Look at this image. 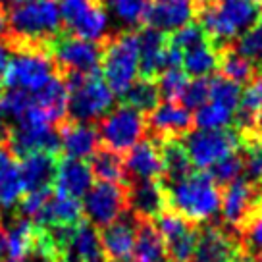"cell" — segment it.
Returning a JSON list of instances; mask_svg holds the SVG:
<instances>
[{
  "instance_id": "cell-28",
  "label": "cell",
  "mask_w": 262,
  "mask_h": 262,
  "mask_svg": "<svg viewBox=\"0 0 262 262\" xmlns=\"http://www.w3.org/2000/svg\"><path fill=\"white\" fill-rule=\"evenodd\" d=\"M131 260L137 262H170L166 254V245L152 220L137 218V237H135V253Z\"/></svg>"
},
{
  "instance_id": "cell-26",
  "label": "cell",
  "mask_w": 262,
  "mask_h": 262,
  "mask_svg": "<svg viewBox=\"0 0 262 262\" xmlns=\"http://www.w3.org/2000/svg\"><path fill=\"white\" fill-rule=\"evenodd\" d=\"M168 45V35L152 27L139 29V77L156 79L160 75L162 52Z\"/></svg>"
},
{
  "instance_id": "cell-16",
  "label": "cell",
  "mask_w": 262,
  "mask_h": 262,
  "mask_svg": "<svg viewBox=\"0 0 262 262\" xmlns=\"http://www.w3.org/2000/svg\"><path fill=\"white\" fill-rule=\"evenodd\" d=\"M199 12L196 0H150L145 25L162 33H173L193 24Z\"/></svg>"
},
{
  "instance_id": "cell-5",
  "label": "cell",
  "mask_w": 262,
  "mask_h": 262,
  "mask_svg": "<svg viewBox=\"0 0 262 262\" xmlns=\"http://www.w3.org/2000/svg\"><path fill=\"white\" fill-rule=\"evenodd\" d=\"M102 79L122 98L139 77V29H125L102 39Z\"/></svg>"
},
{
  "instance_id": "cell-13",
  "label": "cell",
  "mask_w": 262,
  "mask_h": 262,
  "mask_svg": "<svg viewBox=\"0 0 262 262\" xmlns=\"http://www.w3.org/2000/svg\"><path fill=\"white\" fill-rule=\"evenodd\" d=\"M147 118L148 139L156 141L158 145L168 139H185L195 129L193 112L181 102H168L162 100L158 106L145 116Z\"/></svg>"
},
{
  "instance_id": "cell-20",
  "label": "cell",
  "mask_w": 262,
  "mask_h": 262,
  "mask_svg": "<svg viewBox=\"0 0 262 262\" xmlns=\"http://www.w3.org/2000/svg\"><path fill=\"white\" fill-rule=\"evenodd\" d=\"M62 155L60 152H33L19 160L21 170V181H24L25 193L29 191H41V189H52L56 181L58 166H60Z\"/></svg>"
},
{
  "instance_id": "cell-14",
  "label": "cell",
  "mask_w": 262,
  "mask_h": 262,
  "mask_svg": "<svg viewBox=\"0 0 262 262\" xmlns=\"http://www.w3.org/2000/svg\"><path fill=\"white\" fill-rule=\"evenodd\" d=\"M155 224L164 239L168 260L189 262L195 256V247L201 226L191 224L172 210H164L155 220Z\"/></svg>"
},
{
  "instance_id": "cell-19",
  "label": "cell",
  "mask_w": 262,
  "mask_h": 262,
  "mask_svg": "<svg viewBox=\"0 0 262 262\" xmlns=\"http://www.w3.org/2000/svg\"><path fill=\"white\" fill-rule=\"evenodd\" d=\"M58 135H60V150L66 158L89 160L91 155L100 145L97 123H83L68 118L58 125Z\"/></svg>"
},
{
  "instance_id": "cell-29",
  "label": "cell",
  "mask_w": 262,
  "mask_h": 262,
  "mask_svg": "<svg viewBox=\"0 0 262 262\" xmlns=\"http://www.w3.org/2000/svg\"><path fill=\"white\" fill-rule=\"evenodd\" d=\"M160 155H162V181L173 183L187 178L193 172V162L183 139H168L160 143Z\"/></svg>"
},
{
  "instance_id": "cell-45",
  "label": "cell",
  "mask_w": 262,
  "mask_h": 262,
  "mask_svg": "<svg viewBox=\"0 0 262 262\" xmlns=\"http://www.w3.org/2000/svg\"><path fill=\"white\" fill-rule=\"evenodd\" d=\"M6 10L4 8H0V39L4 37V33H6Z\"/></svg>"
},
{
  "instance_id": "cell-11",
  "label": "cell",
  "mask_w": 262,
  "mask_h": 262,
  "mask_svg": "<svg viewBox=\"0 0 262 262\" xmlns=\"http://www.w3.org/2000/svg\"><path fill=\"white\" fill-rule=\"evenodd\" d=\"M189 158L195 168L208 170L222 158L241 148V137L235 129H216V131H191L183 139Z\"/></svg>"
},
{
  "instance_id": "cell-35",
  "label": "cell",
  "mask_w": 262,
  "mask_h": 262,
  "mask_svg": "<svg viewBox=\"0 0 262 262\" xmlns=\"http://www.w3.org/2000/svg\"><path fill=\"white\" fill-rule=\"evenodd\" d=\"M206 172L212 176V180L220 187H228L229 183L241 180L245 176V152H243V148L222 158L220 162H216Z\"/></svg>"
},
{
  "instance_id": "cell-53",
  "label": "cell",
  "mask_w": 262,
  "mask_h": 262,
  "mask_svg": "<svg viewBox=\"0 0 262 262\" xmlns=\"http://www.w3.org/2000/svg\"><path fill=\"white\" fill-rule=\"evenodd\" d=\"M189 262H193V260H189Z\"/></svg>"
},
{
  "instance_id": "cell-34",
  "label": "cell",
  "mask_w": 262,
  "mask_h": 262,
  "mask_svg": "<svg viewBox=\"0 0 262 262\" xmlns=\"http://www.w3.org/2000/svg\"><path fill=\"white\" fill-rule=\"evenodd\" d=\"M220 75L228 77L235 83H251L256 77V74H260L247 58H243L239 52L233 50V47L220 50V66H218Z\"/></svg>"
},
{
  "instance_id": "cell-3",
  "label": "cell",
  "mask_w": 262,
  "mask_h": 262,
  "mask_svg": "<svg viewBox=\"0 0 262 262\" xmlns=\"http://www.w3.org/2000/svg\"><path fill=\"white\" fill-rule=\"evenodd\" d=\"M260 16L262 6L253 0H216L199 12V24L208 42L220 52L249 31Z\"/></svg>"
},
{
  "instance_id": "cell-7",
  "label": "cell",
  "mask_w": 262,
  "mask_h": 262,
  "mask_svg": "<svg viewBox=\"0 0 262 262\" xmlns=\"http://www.w3.org/2000/svg\"><path fill=\"white\" fill-rule=\"evenodd\" d=\"M100 145L120 155L129 152L147 135V118L127 104H118L97 122Z\"/></svg>"
},
{
  "instance_id": "cell-25",
  "label": "cell",
  "mask_w": 262,
  "mask_h": 262,
  "mask_svg": "<svg viewBox=\"0 0 262 262\" xmlns=\"http://www.w3.org/2000/svg\"><path fill=\"white\" fill-rule=\"evenodd\" d=\"M33 98H35V106L39 108L56 127L68 120L70 89H68L64 75L56 74L41 91H37L33 95Z\"/></svg>"
},
{
  "instance_id": "cell-23",
  "label": "cell",
  "mask_w": 262,
  "mask_h": 262,
  "mask_svg": "<svg viewBox=\"0 0 262 262\" xmlns=\"http://www.w3.org/2000/svg\"><path fill=\"white\" fill-rule=\"evenodd\" d=\"M24 181L19 170V158L14 155L6 141H0V206L10 210L17 206L24 196Z\"/></svg>"
},
{
  "instance_id": "cell-15",
  "label": "cell",
  "mask_w": 262,
  "mask_h": 262,
  "mask_svg": "<svg viewBox=\"0 0 262 262\" xmlns=\"http://www.w3.org/2000/svg\"><path fill=\"white\" fill-rule=\"evenodd\" d=\"M239 253V237L228 226L208 222L199 228L195 262H229Z\"/></svg>"
},
{
  "instance_id": "cell-8",
  "label": "cell",
  "mask_w": 262,
  "mask_h": 262,
  "mask_svg": "<svg viewBox=\"0 0 262 262\" xmlns=\"http://www.w3.org/2000/svg\"><path fill=\"white\" fill-rule=\"evenodd\" d=\"M50 52L60 75H89L100 70L102 41H85L74 35L62 33L50 42Z\"/></svg>"
},
{
  "instance_id": "cell-18",
  "label": "cell",
  "mask_w": 262,
  "mask_h": 262,
  "mask_svg": "<svg viewBox=\"0 0 262 262\" xmlns=\"http://www.w3.org/2000/svg\"><path fill=\"white\" fill-rule=\"evenodd\" d=\"M123 158H125L127 183L162 180V155H160V145L156 141L145 137L129 152H125Z\"/></svg>"
},
{
  "instance_id": "cell-32",
  "label": "cell",
  "mask_w": 262,
  "mask_h": 262,
  "mask_svg": "<svg viewBox=\"0 0 262 262\" xmlns=\"http://www.w3.org/2000/svg\"><path fill=\"white\" fill-rule=\"evenodd\" d=\"M122 98H123V104L135 108L137 112H141V114L145 116L150 114L162 102L156 79H147V77H137Z\"/></svg>"
},
{
  "instance_id": "cell-2",
  "label": "cell",
  "mask_w": 262,
  "mask_h": 262,
  "mask_svg": "<svg viewBox=\"0 0 262 262\" xmlns=\"http://www.w3.org/2000/svg\"><path fill=\"white\" fill-rule=\"evenodd\" d=\"M6 33L2 39L50 45L64 33L58 0H31L6 6Z\"/></svg>"
},
{
  "instance_id": "cell-48",
  "label": "cell",
  "mask_w": 262,
  "mask_h": 262,
  "mask_svg": "<svg viewBox=\"0 0 262 262\" xmlns=\"http://www.w3.org/2000/svg\"><path fill=\"white\" fill-rule=\"evenodd\" d=\"M6 2L8 0H0V8H6Z\"/></svg>"
},
{
  "instance_id": "cell-36",
  "label": "cell",
  "mask_w": 262,
  "mask_h": 262,
  "mask_svg": "<svg viewBox=\"0 0 262 262\" xmlns=\"http://www.w3.org/2000/svg\"><path fill=\"white\" fill-rule=\"evenodd\" d=\"M233 116H235L233 110L222 106L218 102L208 100L205 106H201L196 110L193 118H195V127L203 131H216L228 129L229 123H233Z\"/></svg>"
},
{
  "instance_id": "cell-27",
  "label": "cell",
  "mask_w": 262,
  "mask_h": 262,
  "mask_svg": "<svg viewBox=\"0 0 262 262\" xmlns=\"http://www.w3.org/2000/svg\"><path fill=\"white\" fill-rule=\"evenodd\" d=\"M66 262H106L100 233L91 222L83 220L75 228L74 239L66 253Z\"/></svg>"
},
{
  "instance_id": "cell-49",
  "label": "cell",
  "mask_w": 262,
  "mask_h": 262,
  "mask_svg": "<svg viewBox=\"0 0 262 262\" xmlns=\"http://www.w3.org/2000/svg\"><path fill=\"white\" fill-rule=\"evenodd\" d=\"M256 145H258V148L262 150V135H260V139H258V143H256Z\"/></svg>"
},
{
  "instance_id": "cell-47",
  "label": "cell",
  "mask_w": 262,
  "mask_h": 262,
  "mask_svg": "<svg viewBox=\"0 0 262 262\" xmlns=\"http://www.w3.org/2000/svg\"><path fill=\"white\" fill-rule=\"evenodd\" d=\"M216 0H196V4H199V10H203L205 6H210V4H214Z\"/></svg>"
},
{
  "instance_id": "cell-44",
  "label": "cell",
  "mask_w": 262,
  "mask_h": 262,
  "mask_svg": "<svg viewBox=\"0 0 262 262\" xmlns=\"http://www.w3.org/2000/svg\"><path fill=\"white\" fill-rule=\"evenodd\" d=\"M8 258V231L0 224V262Z\"/></svg>"
},
{
  "instance_id": "cell-41",
  "label": "cell",
  "mask_w": 262,
  "mask_h": 262,
  "mask_svg": "<svg viewBox=\"0 0 262 262\" xmlns=\"http://www.w3.org/2000/svg\"><path fill=\"white\" fill-rule=\"evenodd\" d=\"M168 42L173 45L176 49H180L181 52H187V50L195 49V47H201V45L208 42V39H206V33L203 29V25L193 21V24L185 25V27H181L178 31H173L168 37Z\"/></svg>"
},
{
  "instance_id": "cell-51",
  "label": "cell",
  "mask_w": 262,
  "mask_h": 262,
  "mask_svg": "<svg viewBox=\"0 0 262 262\" xmlns=\"http://www.w3.org/2000/svg\"><path fill=\"white\" fill-rule=\"evenodd\" d=\"M131 262H137V260H131Z\"/></svg>"
},
{
  "instance_id": "cell-42",
  "label": "cell",
  "mask_w": 262,
  "mask_h": 262,
  "mask_svg": "<svg viewBox=\"0 0 262 262\" xmlns=\"http://www.w3.org/2000/svg\"><path fill=\"white\" fill-rule=\"evenodd\" d=\"M210 100V77H195L189 81L187 89L181 95V104L189 110H199Z\"/></svg>"
},
{
  "instance_id": "cell-17",
  "label": "cell",
  "mask_w": 262,
  "mask_h": 262,
  "mask_svg": "<svg viewBox=\"0 0 262 262\" xmlns=\"http://www.w3.org/2000/svg\"><path fill=\"white\" fill-rule=\"evenodd\" d=\"M100 243L106 256V262H127L135 253V237H137V218L133 212H125L114 224H110L100 231Z\"/></svg>"
},
{
  "instance_id": "cell-46",
  "label": "cell",
  "mask_w": 262,
  "mask_h": 262,
  "mask_svg": "<svg viewBox=\"0 0 262 262\" xmlns=\"http://www.w3.org/2000/svg\"><path fill=\"white\" fill-rule=\"evenodd\" d=\"M229 262H254V260H251L249 256H245V254H243L241 251H239V253L235 254V256H233V258H231Z\"/></svg>"
},
{
  "instance_id": "cell-12",
  "label": "cell",
  "mask_w": 262,
  "mask_h": 262,
  "mask_svg": "<svg viewBox=\"0 0 262 262\" xmlns=\"http://www.w3.org/2000/svg\"><path fill=\"white\" fill-rule=\"evenodd\" d=\"M262 205V183H254L249 178L222 187V224L237 233L243 222Z\"/></svg>"
},
{
  "instance_id": "cell-1",
  "label": "cell",
  "mask_w": 262,
  "mask_h": 262,
  "mask_svg": "<svg viewBox=\"0 0 262 262\" xmlns=\"http://www.w3.org/2000/svg\"><path fill=\"white\" fill-rule=\"evenodd\" d=\"M164 189L168 210L195 226L208 224L222 210V187L206 170L191 172L173 183H164Z\"/></svg>"
},
{
  "instance_id": "cell-52",
  "label": "cell",
  "mask_w": 262,
  "mask_h": 262,
  "mask_svg": "<svg viewBox=\"0 0 262 262\" xmlns=\"http://www.w3.org/2000/svg\"><path fill=\"white\" fill-rule=\"evenodd\" d=\"M258 262H262V258H260V260H258Z\"/></svg>"
},
{
  "instance_id": "cell-6",
  "label": "cell",
  "mask_w": 262,
  "mask_h": 262,
  "mask_svg": "<svg viewBox=\"0 0 262 262\" xmlns=\"http://www.w3.org/2000/svg\"><path fill=\"white\" fill-rule=\"evenodd\" d=\"M70 102H68V118L83 123H97L102 116H106L114 108V93L102 79L98 72L89 75L68 74L64 75Z\"/></svg>"
},
{
  "instance_id": "cell-33",
  "label": "cell",
  "mask_w": 262,
  "mask_h": 262,
  "mask_svg": "<svg viewBox=\"0 0 262 262\" xmlns=\"http://www.w3.org/2000/svg\"><path fill=\"white\" fill-rule=\"evenodd\" d=\"M239 251L251 260L258 262L262 258V205L254 210L243 226L237 229Z\"/></svg>"
},
{
  "instance_id": "cell-10",
  "label": "cell",
  "mask_w": 262,
  "mask_h": 262,
  "mask_svg": "<svg viewBox=\"0 0 262 262\" xmlns=\"http://www.w3.org/2000/svg\"><path fill=\"white\" fill-rule=\"evenodd\" d=\"M125 212H129V189L123 183L98 181L83 201V214L95 228H106Z\"/></svg>"
},
{
  "instance_id": "cell-21",
  "label": "cell",
  "mask_w": 262,
  "mask_h": 262,
  "mask_svg": "<svg viewBox=\"0 0 262 262\" xmlns=\"http://www.w3.org/2000/svg\"><path fill=\"white\" fill-rule=\"evenodd\" d=\"M127 189H129V210L135 218L155 222L164 210H168L162 180L133 181L127 183Z\"/></svg>"
},
{
  "instance_id": "cell-31",
  "label": "cell",
  "mask_w": 262,
  "mask_h": 262,
  "mask_svg": "<svg viewBox=\"0 0 262 262\" xmlns=\"http://www.w3.org/2000/svg\"><path fill=\"white\" fill-rule=\"evenodd\" d=\"M220 66V52L210 42L183 52V72L189 77H208L218 72Z\"/></svg>"
},
{
  "instance_id": "cell-30",
  "label": "cell",
  "mask_w": 262,
  "mask_h": 262,
  "mask_svg": "<svg viewBox=\"0 0 262 262\" xmlns=\"http://www.w3.org/2000/svg\"><path fill=\"white\" fill-rule=\"evenodd\" d=\"M89 168L93 176H97L98 181L106 183H123L127 185V176H125V158L123 155L116 152L112 148L98 145L97 150L91 155Z\"/></svg>"
},
{
  "instance_id": "cell-43",
  "label": "cell",
  "mask_w": 262,
  "mask_h": 262,
  "mask_svg": "<svg viewBox=\"0 0 262 262\" xmlns=\"http://www.w3.org/2000/svg\"><path fill=\"white\" fill-rule=\"evenodd\" d=\"M10 56H12V52L6 47V42L0 39V93L6 87V74H8Z\"/></svg>"
},
{
  "instance_id": "cell-24",
  "label": "cell",
  "mask_w": 262,
  "mask_h": 262,
  "mask_svg": "<svg viewBox=\"0 0 262 262\" xmlns=\"http://www.w3.org/2000/svg\"><path fill=\"white\" fill-rule=\"evenodd\" d=\"M56 191L72 199H81L93 187V172L89 164L79 158H62L56 173Z\"/></svg>"
},
{
  "instance_id": "cell-22",
  "label": "cell",
  "mask_w": 262,
  "mask_h": 262,
  "mask_svg": "<svg viewBox=\"0 0 262 262\" xmlns=\"http://www.w3.org/2000/svg\"><path fill=\"white\" fill-rule=\"evenodd\" d=\"M83 220H85V214H83V203L79 199H72L58 191H52L45 208L33 220V224L39 228H49V226H74L75 228Z\"/></svg>"
},
{
  "instance_id": "cell-39",
  "label": "cell",
  "mask_w": 262,
  "mask_h": 262,
  "mask_svg": "<svg viewBox=\"0 0 262 262\" xmlns=\"http://www.w3.org/2000/svg\"><path fill=\"white\" fill-rule=\"evenodd\" d=\"M110 10L116 14L118 19L129 27H141L145 25L150 0H106Z\"/></svg>"
},
{
  "instance_id": "cell-40",
  "label": "cell",
  "mask_w": 262,
  "mask_h": 262,
  "mask_svg": "<svg viewBox=\"0 0 262 262\" xmlns=\"http://www.w3.org/2000/svg\"><path fill=\"white\" fill-rule=\"evenodd\" d=\"M156 83H158L162 100L180 102L183 91L187 89V85H189V75L183 72V68L168 70V72H162V74L156 77Z\"/></svg>"
},
{
  "instance_id": "cell-38",
  "label": "cell",
  "mask_w": 262,
  "mask_h": 262,
  "mask_svg": "<svg viewBox=\"0 0 262 262\" xmlns=\"http://www.w3.org/2000/svg\"><path fill=\"white\" fill-rule=\"evenodd\" d=\"M241 85L235 81H231L228 77H224L220 74H214L210 77V100L218 102L222 106L229 108V110H237L239 98H241Z\"/></svg>"
},
{
  "instance_id": "cell-50",
  "label": "cell",
  "mask_w": 262,
  "mask_h": 262,
  "mask_svg": "<svg viewBox=\"0 0 262 262\" xmlns=\"http://www.w3.org/2000/svg\"><path fill=\"white\" fill-rule=\"evenodd\" d=\"M253 2H256V4H260L262 6V0H253Z\"/></svg>"
},
{
  "instance_id": "cell-37",
  "label": "cell",
  "mask_w": 262,
  "mask_h": 262,
  "mask_svg": "<svg viewBox=\"0 0 262 262\" xmlns=\"http://www.w3.org/2000/svg\"><path fill=\"white\" fill-rule=\"evenodd\" d=\"M231 47H233L235 52H239L243 58H247L258 72H262V16Z\"/></svg>"
},
{
  "instance_id": "cell-4",
  "label": "cell",
  "mask_w": 262,
  "mask_h": 262,
  "mask_svg": "<svg viewBox=\"0 0 262 262\" xmlns=\"http://www.w3.org/2000/svg\"><path fill=\"white\" fill-rule=\"evenodd\" d=\"M2 41L12 52L4 89H19L35 95L58 74L50 45L17 42L8 39Z\"/></svg>"
},
{
  "instance_id": "cell-9",
  "label": "cell",
  "mask_w": 262,
  "mask_h": 262,
  "mask_svg": "<svg viewBox=\"0 0 262 262\" xmlns=\"http://www.w3.org/2000/svg\"><path fill=\"white\" fill-rule=\"evenodd\" d=\"M64 33L85 41H102L106 37V2L100 0H58Z\"/></svg>"
}]
</instances>
